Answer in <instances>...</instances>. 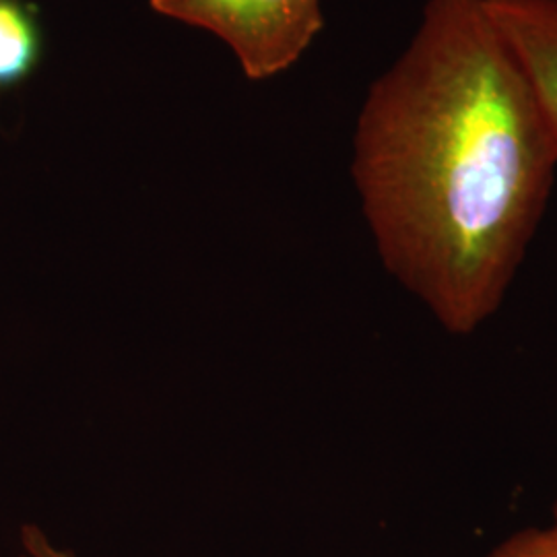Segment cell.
Masks as SVG:
<instances>
[{"mask_svg": "<svg viewBox=\"0 0 557 557\" xmlns=\"http://www.w3.org/2000/svg\"><path fill=\"white\" fill-rule=\"evenodd\" d=\"M556 174L554 137L485 0H425L354 133L384 269L448 335H475L508 298Z\"/></svg>", "mask_w": 557, "mask_h": 557, "instance_id": "cell-1", "label": "cell"}, {"mask_svg": "<svg viewBox=\"0 0 557 557\" xmlns=\"http://www.w3.org/2000/svg\"><path fill=\"white\" fill-rule=\"evenodd\" d=\"M149 7L220 38L250 81L292 69L324 29L322 0H149Z\"/></svg>", "mask_w": 557, "mask_h": 557, "instance_id": "cell-2", "label": "cell"}, {"mask_svg": "<svg viewBox=\"0 0 557 557\" xmlns=\"http://www.w3.org/2000/svg\"><path fill=\"white\" fill-rule=\"evenodd\" d=\"M557 147V0H485Z\"/></svg>", "mask_w": 557, "mask_h": 557, "instance_id": "cell-3", "label": "cell"}, {"mask_svg": "<svg viewBox=\"0 0 557 557\" xmlns=\"http://www.w3.org/2000/svg\"><path fill=\"white\" fill-rule=\"evenodd\" d=\"M44 59L40 11L29 0H0V91L20 87Z\"/></svg>", "mask_w": 557, "mask_h": 557, "instance_id": "cell-4", "label": "cell"}, {"mask_svg": "<svg viewBox=\"0 0 557 557\" xmlns=\"http://www.w3.org/2000/svg\"><path fill=\"white\" fill-rule=\"evenodd\" d=\"M487 557H557V499L547 524L518 529L499 541Z\"/></svg>", "mask_w": 557, "mask_h": 557, "instance_id": "cell-5", "label": "cell"}, {"mask_svg": "<svg viewBox=\"0 0 557 557\" xmlns=\"http://www.w3.org/2000/svg\"><path fill=\"white\" fill-rule=\"evenodd\" d=\"M17 557H77L73 552L59 547L38 524H23L20 531Z\"/></svg>", "mask_w": 557, "mask_h": 557, "instance_id": "cell-6", "label": "cell"}]
</instances>
